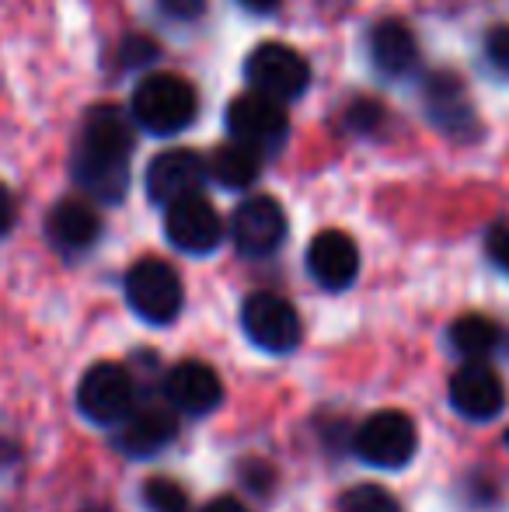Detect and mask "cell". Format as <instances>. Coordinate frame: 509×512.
<instances>
[{
    "instance_id": "cell-18",
    "label": "cell",
    "mask_w": 509,
    "mask_h": 512,
    "mask_svg": "<svg viewBox=\"0 0 509 512\" xmlns=\"http://www.w3.org/2000/svg\"><path fill=\"white\" fill-rule=\"evenodd\" d=\"M426 115L447 136H471L478 129L471 98L464 95V84L450 74H436L426 84Z\"/></svg>"
},
{
    "instance_id": "cell-19",
    "label": "cell",
    "mask_w": 509,
    "mask_h": 512,
    "mask_svg": "<svg viewBox=\"0 0 509 512\" xmlns=\"http://www.w3.org/2000/svg\"><path fill=\"white\" fill-rule=\"evenodd\" d=\"M447 342L464 363H485L503 342V328L485 314H464L447 328Z\"/></svg>"
},
{
    "instance_id": "cell-6",
    "label": "cell",
    "mask_w": 509,
    "mask_h": 512,
    "mask_svg": "<svg viewBox=\"0 0 509 512\" xmlns=\"http://www.w3.org/2000/svg\"><path fill=\"white\" fill-rule=\"evenodd\" d=\"M77 408L91 425L119 429L136 408L133 373L123 363H95L77 384Z\"/></svg>"
},
{
    "instance_id": "cell-24",
    "label": "cell",
    "mask_w": 509,
    "mask_h": 512,
    "mask_svg": "<svg viewBox=\"0 0 509 512\" xmlns=\"http://www.w3.org/2000/svg\"><path fill=\"white\" fill-rule=\"evenodd\" d=\"M485 255L499 272L509 276V220H496L485 234Z\"/></svg>"
},
{
    "instance_id": "cell-10",
    "label": "cell",
    "mask_w": 509,
    "mask_h": 512,
    "mask_svg": "<svg viewBox=\"0 0 509 512\" xmlns=\"http://www.w3.org/2000/svg\"><path fill=\"white\" fill-rule=\"evenodd\" d=\"M210 178L206 171V157L196 154V150H164L150 161L147 175H143V185H147V199L157 206H175L182 199L203 196V185Z\"/></svg>"
},
{
    "instance_id": "cell-9",
    "label": "cell",
    "mask_w": 509,
    "mask_h": 512,
    "mask_svg": "<svg viewBox=\"0 0 509 512\" xmlns=\"http://www.w3.org/2000/svg\"><path fill=\"white\" fill-rule=\"evenodd\" d=\"M227 234L245 258H269L286 241V213L272 196H248L231 213Z\"/></svg>"
},
{
    "instance_id": "cell-20",
    "label": "cell",
    "mask_w": 509,
    "mask_h": 512,
    "mask_svg": "<svg viewBox=\"0 0 509 512\" xmlns=\"http://www.w3.org/2000/svg\"><path fill=\"white\" fill-rule=\"evenodd\" d=\"M206 171H210V178L217 185H224V189H231V192H241V189H248V185H255L258 171H262V154L252 147H241V143L227 140L210 154Z\"/></svg>"
},
{
    "instance_id": "cell-17",
    "label": "cell",
    "mask_w": 509,
    "mask_h": 512,
    "mask_svg": "<svg viewBox=\"0 0 509 512\" xmlns=\"http://www.w3.org/2000/svg\"><path fill=\"white\" fill-rule=\"evenodd\" d=\"M367 49L370 63L381 70L387 81H401V77L415 74V67H419V39L398 18L377 21L367 35Z\"/></svg>"
},
{
    "instance_id": "cell-11",
    "label": "cell",
    "mask_w": 509,
    "mask_h": 512,
    "mask_svg": "<svg viewBox=\"0 0 509 512\" xmlns=\"http://www.w3.org/2000/svg\"><path fill=\"white\" fill-rule=\"evenodd\" d=\"M164 234L185 255H213L224 241V216L206 196H192L164 209Z\"/></svg>"
},
{
    "instance_id": "cell-7",
    "label": "cell",
    "mask_w": 509,
    "mask_h": 512,
    "mask_svg": "<svg viewBox=\"0 0 509 512\" xmlns=\"http://www.w3.org/2000/svg\"><path fill=\"white\" fill-rule=\"evenodd\" d=\"M241 328L252 338L262 352H272V356H286L300 345V335H304V324H300L297 307L290 304L279 293H252L241 307Z\"/></svg>"
},
{
    "instance_id": "cell-4",
    "label": "cell",
    "mask_w": 509,
    "mask_h": 512,
    "mask_svg": "<svg viewBox=\"0 0 509 512\" xmlns=\"http://www.w3.org/2000/svg\"><path fill=\"white\" fill-rule=\"evenodd\" d=\"M353 450L363 464L381 467V471H398V467L412 464L415 450H419V429L415 422L398 408L374 411L363 418L360 429L353 436Z\"/></svg>"
},
{
    "instance_id": "cell-30",
    "label": "cell",
    "mask_w": 509,
    "mask_h": 512,
    "mask_svg": "<svg viewBox=\"0 0 509 512\" xmlns=\"http://www.w3.org/2000/svg\"><path fill=\"white\" fill-rule=\"evenodd\" d=\"M506 446H509V429H506Z\"/></svg>"
},
{
    "instance_id": "cell-26",
    "label": "cell",
    "mask_w": 509,
    "mask_h": 512,
    "mask_svg": "<svg viewBox=\"0 0 509 512\" xmlns=\"http://www.w3.org/2000/svg\"><path fill=\"white\" fill-rule=\"evenodd\" d=\"M157 11L168 21H182V25H192V21L203 18L206 0H157Z\"/></svg>"
},
{
    "instance_id": "cell-28",
    "label": "cell",
    "mask_w": 509,
    "mask_h": 512,
    "mask_svg": "<svg viewBox=\"0 0 509 512\" xmlns=\"http://www.w3.org/2000/svg\"><path fill=\"white\" fill-rule=\"evenodd\" d=\"M234 4H238L241 11L258 14V18H265V14H276V11H279V4H283V0H234Z\"/></svg>"
},
{
    "instance_id": "cell-14",
    "label": "cell",
    "mask_w": 509,
    "mask_h": 512,
    "mask_svg": "<svg viewBox=\"0 0 509 512\" xmlns=\"http://www.w3.org/2000/svg\"><path fill=\"white\" fill-rule=\"evenodd\" d=\"M307 272L321 290H349L360 276V248L346 230H321L307 244Z\"/></svg>"
},
{
    "instance_id": "cell-25",
    "label": "cell",
    "mask_w": 509,
    "mask_h": 512,
    "mask_svg": "<svg viewBox=\"0 0 509 512\" xmlns=\"http://www.w3.org/2000/svg\"><path fill=\"white\" fill-rule=\"evenodd\" d=\"M485 60L496 74L509 77V25H496L485 35Z\"/></svg>"
},
{
    "instance_id": "cell-15",
    "label": "cell",
    "mask_w": 509,
    "mask_h": 512,
    "mask_svg": "<svg viewBox=\"0 0 509 512\" xmlns=\"http://www.w3.org/2000/svg\"><path fill=\"white\" fill-rule=\"evenodd\" d=\"M178 436V415L168 408V401H150V405H140L136 401L133 415L119 425L116 446L133 460H147L157 457L164 446H171Z\"/></svg>"
},
{
    "instance_id": "cell-21",
    "label": "cell",
    "mask_w": 509,
    "mask_h": 512,
    "mask_svg": "<svg viewBox=\"0 0 509 512\" xmlns=\"http://www.w3.org/2000/svg\"><path fill=\"white\" fill-rule=\"evenodd\" d=\"M339 512H401V502L381 485H353L339 495Z\"/></svg>"
},
{
    "instance_id": "cell-8",
    "label": "cell",
    "mask_w": 509,
    "mask_h": 512,
    "mask_svg": "<svg viewBox=\"0 0 509 512\" xmlns=\"http://www.w3.org/2000/svg\"><path fill=\"white\" fill-rule=\"evenodd\" d=\"M227 133H231L234 143L241 147H252L258 154H269V150L283 147L286 133H290V119H286V108L279 102H269V98L255 95H238L231 105H227Z\"/></svg>"
},
{
    "instance_id": "cell-1",
    "label": "cell",
    "mask_w": 509,
    "mask_h": 512,
    "mask_svg": "<svg viewBox=\"0 0 509 512\" xmlns=\"http://www.w3.org/2000/svg\"><path fill=\"white\" fill-rule=\"evenodd\" d=\"M129 157H133V122L116 105H95L84 115L70 161L77 189L95 203H123L129 192Z\"/></svg>"
},
{
    "instance_id": "cell-27",
    "label": "cell",
    "mask_w": 509,
    "mask_h": 512,
    "mask_svg": "<svg viewBox=\"0 0 509 512\" xmlns=\"http://www.w3.org/2000/svg\"><path fill=\"white\" fill-rule=\"evenodd\" d=\"M14 220H18V203H14L11 189H7V185L0 182V237L11 234Z\"/></svg>"
},
{
    "instance_id": "cell-13",
    "label": "cell",
    "mask_w": 509,
    "mask_h": 512,
    "mask_svg": "<svg viewBox=\"0 0 509 512\" xmlns=\"http://www.w3.org/2000/svg\"><path fill=\"white\" fill-rule=\"evenodd\" d=\"M450 405L468 422H492L506 408V384L489 363H464L450 377Z\"/></svg>"
},
{
    "instance_id": "cell-16",
    "label": "cell",
    "mask_w": 509,
    "mask_h": 512,
    "mask_svg": "<svg viewBox=\"0 0 509 512\" xmlns=\"http://www.w3.org/2000/svg\"><path fill=\"white\" fill-rule=\"evenodd\" d=\"M46 237L60 255H84L102 237V216L88 199H60L46 216Z\"/></svg>"
},
{
    "instance_id": "cell-23",
    "label": "cell",
    "mask_w": 509,
    "mask_h": 512,
    "mask_svg": "<svg viewBox=\"0 0 509 512\" xmlns=\"http://www.w3.org/2000/svg\"><path fill=\"white\" fill-rule=\"evenodd\" d=\"M157 60V42L147 39V35H126L119 42V63L126 70H143L147 63Z\"/></svg>"
},
{
    "instance_id": "cell-2",
    "label": "cell",
    "mask_w": 509,
    "mask_h": 512,
    "mask_svg": "<svg viewBox=\"0 0 509 512\" xmlns=\"http://www.w3.org/2000/svg\"><path fill=\"white\" fill-rule=\"evenodd\" d=\"M199 95L178 74H150L136 84L129 119L150 136H178L196 122Z\"/></svg>"
},
{
    "instance_id": "cell-5",
    "label": "cell",
    "mask_w": 509,
    "mask_h": 512,
    "mask_svg": "<svg viewBox=\"0 0 509 512\" xmlns=\"http://www.w3.org/2000/svg\"><path fill=\"white\" fill-rule=\"evenodd\" d=\"M126 304L147 324H171L182 314V276L164 258H140L126 272Z\"/></svg>"
},
{
    "instance_id": "cell-12",
    "label": "cell",
    "mask_w": 509,
    "mask_h": 512,
    "mask_svg": "<svg viewBox=\"0 0 509 512\" xmlns=\"http://www.w3.org/2000/svg\"><path fill=\"white\" fill-rule=\"evenodd\" d=\"M164 401L175 415L178 411L192 418L210 415L224 401V380L213 366L199 363V359H182L164 377Z\"/></svg>"
},
{
    "instance_id": "cell-3",
    "label": "cell",
    "mask_w": 509,
    "mask_h": 512,
    "mask_svg": "<svg viewBox=\"0 0 509 512\" xmlns=\"http://www.w3.org/2000/svg\"><path fill=\"white\" fill-rule=\"evenodd\" d=\"M245 81L255 95L290 105L311 88V63L286 42H258L245 60Z\"/></svg>"
},
{
    "instance_id": "cell-22",
    "label": "cell",
    "mask_w": 509,
    "mask_h": 512,
    "mask_svg": "<svg viewBox=\"0 0 509 512\" xmlns=\"http://www.w3.org/2000/svg\"><path fill=\"white\" fill-rule=\"evenodd\" d=\"M143 506L150 512H189V492L171 478H150L143 485Z\"/></svg>"
},
{
    "instance_id": "cell-29",
    "label": "cell",
    "mask_w": 509,
    "mask_h": 512,
    "mask_svg": "<svg viewBox=\"0 0 509 512\" xmlns=\"http://www.w3.org/2000/svg\"><path fill=\"white\" fill-rule=\"evenodd\" d=\"M199 512H248V509L241 506L238 499H231V495H220V499L206 502V509H199Z\"/></svg>"
}]
</instances>
